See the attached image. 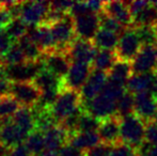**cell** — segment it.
I'll list each match as a JSON object with an SVG mask.
<instances>
[{
	"label": "cell",
	"mask_w": 157,
	"mask_h": 156,
	"mask_svg": "<svg viewBox=\"0 0 157 156\" xmlns=\"http://www.w3.org/2000/svg\"><path fill=\"white\" fill-rule=\"evenodd\" d=\"M43 70H45L43 57L36 61H25L19 64L4 65L6 77L11 82H32Z\"/></svg>",
	"instance_id": "obj_1"
},
{
	"label": "cell",
	"mask_w": 157,
	"mask_h": 156,
	"mask_svg": "<svg viewBox=\"0 0 157 156\" xmlns=\"http://www.w3.org/2000/svg\"><path fill=\"white\" fill-rule=\"evenodd\" d=\"M147 123L134 115L121 119V141L138 149L145 141Z\"/></svg>",
	"instance_id": "obj_2"
},
{
	"label": "cell",
	"mask_w": 157,
	"mask_h": 156,
	"mask_svg": "<svg viewBox=\"0 0 157 156\" xmlns=\"http://www.w3.org/2000/svg\"><path fill=\"white\" fill-rule=\"evenodd\" d=\"M81 106L82 100L80 92L74 91L68 88H63L59 93L56 103L52 107V111L59 124H61L64 119L74 113Z\"/></svg>",
	"instance_id": "obj_3"
},
{
	"label": "cell",
	"mask_w": 157,
	"mask_h": 156,
	"mask_svg": "<svg viewBox=\"0 0 157 156\" xmlns=\"http://www.w3.org/2000/svg\"><path fill=\"white\" fill-rule=\"evenodd\" d=\"M52 36H54L55 42H56L57 51L67 54L71 45L74 43L77 39L76 32H75V23L74 17L67 14L60 21L50 26Z\"/></svg>",
	"instance_id": "obj_4"
},
{
	"label": "cell",
	"mask_w": 157,
	"mask_h": 156,
	"mask_svg": "<svg viewBox=\"0 0 157 156\" xmlns=\"http://www.w3.org/2000/svg\"><path fill=\"white\" fill-rule=\"evenodd\" d=\"M42 91L34 82H12L10 95L13 96L21 107L33 108L41 98Z\"/></svg>",
	"instance_id": "obj_5"
},
{
	"label": "cell",
	"mask_w": 157,
	"mask_h": 156,
	"mask_svg": "<svg viewBox=\"0 0 157 156\" xmlns=\"http://www.w3.org/2000/svg\"><path fill=\"white\" fill-rule=\"evenodd\" d=\"M117 103L118 102L110 98L108 95L101 93L94 100L82 103V108L86 112L101 121L117 116Z\"/></svg>",
	"instance_id": "obj_6"
},
{
	"label": "cell",
	"mask_w": 157,
	"mask_h": 156,
	"mask_svg": "<svg viewBox=\"0 0 157 156\" xmlns=\"http://www.w3.org/2000/svg\"><path fill=\"white\" fill-rule=\"evenodd\" d=\"M141 47H142L141 42L134 28L126 29L124 33L120 36L119 45L116 49L118 60L132 62L140 51Z\"/></svg>",
	"instance_id": "obj_7"
},
{
	"label": "cell",
	"mask_w": 157,
	"mask_h": 156,
	"mask_svg": "<svg viewBox=\"0 0 157 156\" xmlns=\"http://www.w3.org/2000/svg\"><path fill=\"white\" fill-rule=\"evenodd\" d=\"M93 67L91 64L80 62H72L71 69L66 77L63 79L64 88H68L74 91L80 92L82 87L91 75Z\"/></svg>",
	"instance_id": "obj_8"
},
{
	"label": "cell",
	"mask_w": 157,
	"mask_h": 156,
	"mask_svg": "<svg viewBox=\"0 0 157 156\" xmlns=\"http://www.w3.org/2000/svg\"><path fill=\"white\" fill-rule=\"evenodd\" d=\"M49 10V1H25L23 2L21 18L28 26L41 25Z\"/></svg>",
	"instance_id": "obj_9"
},
{
	"label": "cell",
	"mask_w": 157,
	"mask_h": 156,
	"mask_svg": "<svg viewBox=\"0 0 157 156\" xmlns=\"http://www.w3.org/2000/svg\"><path fill=\"white\" fill-rule=\"evenodd\" d=\"M134 74L152 73L157 71V47L142 46L136 58L132 61Z\"/></svg>",
	"instance_id": "obj_10"
},
{
	"label": "cell",
	"mask_w": 157,
	"mask_h": 156,
	"mask_svg": "<svg viewBox=\"0 0 157 156\" xmlns=\"http://www.w3.org/2000/svg\"><path fill=\"white\" fill-rule=\"evenodd\" d=\"M74 23L77 39L85 40V41L93 42L96 33L101 29L99 16L93 13L76 17L74 18Z\"/></svg>",
	"instance_id": "obj_11"
},
{
	"label": "cell",
	"mask_w": 157,
	"mask_h": 156,
	"mask_svg": "<svg viewBox=\"0 0 157 156\" xmlns=\"http://www.w3.org/2000/svg\"><path fill=\"white\" fill-rule=\"evenodd\" d=\"M27 36L41 48L43 54H47L56 49V42L52 36L50 26L45 24H41L37 26H28Z\"/></svg>",
	"instance_id": "obj_12"
},
{
	"label": "cell",
	"mask_w": 157,
	"mask_h": 156,
	"mask_svg": "<svg viewBox=\"0 0 157 156\" xmlns=\"http://www.w3.org/2000/svg\"><path fill=\"white\" fill-rule=\"evenodd\" d=\"M96 52L97 48L94 46L93 42L76 39L74 43L71 45L67 51V56L72 62L87 63L92 65Z\"/></svg>",
	"instance_id": "obj_13"
},
{
	"label": "cell",
	"mask_w": 157,
	"mask_h": 156,
	"mask_svg": "<svg viewBox=\"0 0 157 156\" xmlns=\"http://www.w3.org/2000/svg\"><path fill=\"white\" fill-rule=\"evenodd\" d=\"M135 113L145 123L151 122L157 113L156 95L152 92H142L135 95Z\"/></svg>",
	"instance_id": "obj_14"
},
{
	"label": "cell",
	"mask_w": 157,
	"mask_h": 156,
	"mask_svg": "<svg viewBox=\"0 0 157 156\" xmlns=\"http://www.w3.org/2000/svg\"><path fill=\"white\" fill-rule=\"evenodd\" d=\"M43 60L45 62V69L61 79L66 77L72 65V61L70 60L67 54L57 50L43 54Z\"/></svg>",
	"instance_id": "obj_15"
},
{
	"label": "cell",
	"mask_w": 157,
	"mask_h": 156,
	"mask_svg": "<svg viewBox=\"0 0 157 156\" xmlns=\"http://www.w3.org/2000/svg\"><path fill=\"white\" fill-rule=\"evenodd\" d=\"M108 82V74L105 72L93 70L90 75L89 79L87 80L86 85L82 87L80 91L81 100L82 103H87L94 100L96 96L103 92L104 88L106 87Z\"/></svg>",
	"instance_id": "obj_16"
},
{
	"label": "cell",
	"mask_w": 157,
	"mask_h": 156,
	"mask_svg": "<svg viewBox=\"0 0 157 156\" xmlns=\"http://www.w3.org/2000/svg\"><path fill=\"white\" fill-rule=\"evenodd\" d=\"M29 134L24 131L21 127H18L12 119H9L1 128L0 134V143L3 144L6 149H12L19 144L25 143Z\"/></svg>",
	"instance_id": "obj_17"
},
{
	"label": "cell",
	"mask_w": 157,
	"mask_h": 156,
	"mask_svg": "<svg viewBox=\"0 0 157 156\" xmlns=\"http://www.w3.org/2000/svg\"><path fill=\"white\" fill-rule=\"evenodd\" d=\"M98 135L101 143L116 146L121 142V119L117 116L101 120L98 128Z\"/></svg>",
	"instance_id": "obj_18"
},
{
	"label": "cell",
	"mask_w": 157,
	"mask_h": 156,
	"mask_svg": "<svg viewBox=\"0 0 157 156\" xmlns=\"http://www.w3.org/2000/svg\"><path fill=\"white\" fill-rule=\"evenodd\" d=\"M106 14L111 16L120 23L126 29L134 28V18L128 8V4L124 1H105L104 11ZM135 29V28H134Z\"/></svg>",
	"instance_id": "obj_19"
},
{
	"label": "cell",
	"mask_w": 157,
	"mask_h": 156,
	"mask_svg": "<svg viewBox=\"0 0 157 156\" xmlns=\"http://www.w3.org/2000/svg\"><path fill=\"white\" fill-rule=\"evenodd\" d=\"M126 89L135 95L142 92H152L156 95V72L134 74L128 80Z\"/></svg>",
	"instance_id": "obj_20"
},
{
	"label": "cell",
	"mask_w": 157,
	"mask_h": 156,
	"mask_svg": "<svg viewBox=\"0 0 157 156\" xmlns=\"http://www.w3.org/2000/svg\"><path fill=\"white\" fill-rule=\"evenodd\" d=\"M44 138H45L46 150L58 152L62 146L68 143L70 134L61 125H57L44 133Z\"/></svg>",
	"instance_id": "obj_21"
},
{
	"label": "cell",
	"mask_w": 157,
	"mask_h": 156,
	"mask_svg": "<svg viewBox=\"0 0 157 156\" xmlns=\"http://www.w3.org/2000/svg\"><path fill=\"white\" fill-rule=\"evenodd\" d=\"M132 75H134V72H132V62L118 60L108 73V80L123 87H127L128 80Z\"/></svg>",
	"instance_id": "obj_22"
},
{
	"label": "cell",
	"mask_w": 157,
	"mask_h": 156,
	"mask_svg": "<svg viewBox=\"0 0 157 156\" xmlns=\"http://www.w3.org/2000/svg\"><path fill=\"white\" fill-rule=\"evenodd\" d=\"M68 143L83 152H87L101 143V140L98 133H76L70 137Z\"/></svg>",
	"instance_id": "obj_23"
},
{
	"label": "cell",
	"mask_w": 157,
	"mask_h": 156,
	"mask_svg": "<svg viewBox=\"0 0 157 156\" xmlns=\"http://www.w3.org/2000/svg\"><path fill=\"white\" fill-rule=\"evenodd\" d=\"M34 85L39 88L41 91L45 90H62L64 88L63 79L59 78L54 73L49 72L48 70H43L39 75L33 80Z\"/></svg>",
	"instance_id": "obj_24"
},
{
	"label": "cell",
	"mask_w": 157,
	"mask_h": 156,
	"mask_svg": "<svg viewBox=\"0 0 157 156\" xmlns=\"http://www.w3.org/2000/svg\"><path fill=\"white\" fill-rule=\"evenodd\" d=\"M120 36L114 32L108 31L105 29H99L93 40V44L97 49L101 50H112L116 51L119 45Z\"/></svg>",
	"instance_id": "obj_25"
},
{
	"label": "cell",
	"mask_w": 157,
	"mask_h": 156,
	"mask_svg": "<svg viewBox=\"0 0 157 156\" xmlns=\"http://www.w3.org/2000/svg\"><path fill=\"white\" fill-rule=\"evenodd\" d=\"M117 61H118V57H117L116 51L99 49L96 52V56L92 63V67L93 70L105 72L108 74L110 70L113 67V65L116 64Z\"/></svg>",
	"instance_id": "obj_26"
},
{
	"label": "cell",
	"mask_w": 157,
	"mask_h": 156,
	"mask_svg": "<svg viewBox=\"0 0 157 156\" xmlns=\"http://www.w3.org/2000/svg\"><path fill=\"white\" fill-rule=\"evenodd\" d=\"M12 121L17 125L18 127H21L24 131H26L27 134L32 133L35 129V124H34V118H33V113L31 108L28 107H21L19 110L13 116Z\"/></svg>",
	"instance_id": "obj_27"
},
{
	"label": "cell",
	"mask_w": 157,
	"mask_h": 156,
	"mask_svg": "<svg viewBox=\"0 0 157 156\" xmlns=\"http://www.w3.org/2000/svg\"><path fill=\"white\" fill-rule=\"evenodd\" d=\"M25 144L32 156H41L46 151L44 134L35 129L29 134Z\"/></svg>",
	"instance_id": "obj_28"
},
{
	"label": "cell",
	"mask_w": 157,
	"mask_h": 156,
	"mask_svg": "<svg viewBox=\"0 0 157 156\" xmlns=\"http://www.w3.org/2000/svg\"><path fill=\"white\" fill-rule=\"evenodd\" d=\"M135 113V94L126 91L117 103V117L124 119Z\"/></svg>",
	"instance_id": "obj_29"
},
{
	"label": "cell",
	"mask_w": 157,
	"mask_h": 156,
	"mask_svg": "<svg viewBox=\"0 0 157 156\" xmlns=\"http://www.w3.org/2000/svg\"><path fill=\"white\" fill-rule=\"evenodd\" d=\"M21 107V104L10 94L1 96L0 97V120L12 119Z\"/></svg>",
	"instance_id": "obj_30"
},
{
	"label": "cell",
	"mask_w": 157,
	"mask_h": 156,
	"mask_svg": "<svg viewBox=\"0 0 157 156\" xmlns=\"http://www.w3.org/2000/svg\"><path fill=\"white\" fill-rule=\"evenodd\" d=\"M16 42L21 47V49L24 50V54H25L27 61H36L43 57V51L41 50V48L28 38L27 34L19 40H17Z\"/></svg>",
	"instance_id": "obj_31"
},
{
	"label": "cell",
	"mask_w": 157,
	"mask_h": 156,
	"mask_svg": "<svg viewBox=\"0 0 157 156\" xmlns=\"http://www.w3.org/2000/svg\"><path fill=\"white\" fill-rule=\"evenodd\" d=\"M137 36L142 46L157 47V27L156 26H141L135 28Z\"/></svg>",
	"instance_id": "obj_32"
},
{
	"label": "cell",
	"mask_w": 157,
	"mask_h": 156,
	"mask_svg": "<svg viewBox=\"0 0 157 156\" xmlns=\"http://www.w3.org/2000/svg\"><path fill=\"white\" fill-rule=\"evenodd\" d=\"M27 61L24 50L18 45L17 42H14L11 48L2 56V64L3 65H14L19 64Z\"/></svg>",
	"instance_id": "obj_33"
},
{
	"label": "cell",
	"mask_w": 157,
	"mask_h": 156,
	"mask_svg": "<svg viewBox=\"0 0 157 156\" xmlns=\"http://www.w3.org/2000/svg\"><path fill=\"white\" fill-rule=\"evenodd\" d=\"M157 25V10L152 3L144 11L134 17V28L141 26H156Z\"/></svg>",
	"instance_id": "obj_34"
},
{
	"label": "cell",
	"mask_w": 157,
	"mask_h": 156,
	"mask_svg": "<svg viewBox=\"0 0 157 156\" xmlns=\"http://www.w3.org/2000/svg\"><path fill=\"white\" fill-rule=\"evenodd\" d=\"M4 29H6V33L9 34V36L14 42H16L17 40L27 34L28 25L21 18H15Z\"/></svg>",
	"instance_id": "obj_35"
},
{
	"label": "cell",
	"mask_w": 157,
	"mask_h": 156,
	"mask_svg": "<svg viewBox=\"0 0 157 156\" xmlns=\"http://www.w3.org/2000/svg\"><path fill=\"white\" fill-rule=\"evenodd\" d=\"M101 121L99 119L83 111L80 121H79L78 133H97L101 126Z\"/></svg>",
	"instance_id": "obj_36"
},
{
	"label": "cell",
	"mask_w": 157,
	"mask_h": 156,
	"mask_svg": "<svg viewBox=\"0 0 157 156\" xmlns=\"http://www.w3.org/2000/svg\"><path fill=\"white\" fill-rule=\"evenodd\" d=\"M98 16H99V23H101V29L114 32V33L119 34V36L124 33L126 28L123 27L120 23H118V21H117L114 18H112L111 16L106 14L105 12H101V14H98Z\"/></svg>",
	"instance_id": "obj_37"
},
{
	"label": "cell",
	"mask_w": 157,
	"mask_h": 156,
	"mask_svg": "<svg viewBox=\"0 0 157 156\" xmlns=\"http://www.w3.org/2000/svg\"><path fill=\"white\" fill-rule=\"evenodd\" d=\"M110 156H139V154L136 148L121 141L112 146Z\"/></svg>",
	"instance_id": "obj_38"
},
{
	"label": "cell",
	"mask_w": 157,
	"mask_h": 156,
	"mask_svg": "<svg viewBox=\"0 0 157 156\" xmlns=\"http://www.w3.org/2000/svg\"><path fill=\"white\" fill-rule=\"evenodd\" d=\"M112 146L105 143H99L98 146H94L93 149L87 151L86 156H110Z\"/></svg>",
	"instance_id": "obj_39"
},
{
	"label": "cell",
	"mask_w": 157,
	"mask_h": 156,
	"mask_svg": "<svg viewBox=\"0 0 157 156\" xmlns=\"http://www.w3.org/2000/svg\"><path fill=\"white\" fill-rule=\"evenodd\" d=\"M14 41L9 36L4 28L0 27V55L3 56L6 51L11 48Z\"/></svg>",
	"instance_id": "obj_40"
},
{
	"label": "cell",
	"mask_w": 157,
	"mask_h": 156,
	"mask_svg": "<svg viewBox=\"0 0 157 156\" xmlns=\"http://www.w3.org/2000/svg\"><path fill=\"white\" fill-rule=\"evenodd\" d=\"M90 10L88 6V2H75L70 11V15L74 18L79 16H83L86 14H89Z\"/></svg>",
	"instance_id": "obj_41"
},
{
	"label": "cell",
	"mask_w": 157,
	"mask_h": 156,
	"mask_svg": "<svg viewBox=\"0 0 157 156\" xmlns=\"http://www.w3.org/2000/svg\"><path fill=\"white\" fill-rule=\"evenodd\" d=\"M126 3L128 4V8H129V11L132 15V18H134L138 14H140L142 11H144L151 4V2L138 0V1H130V2H126Z\"/></svg>",
	"instance_id": "obj_42"
},
{
	"label": "cell",
	"mask_w": 157,
	"mask_h": 156,
	"mask_svg": "<svg viewBox=\"0 0 157 156\" xmlns=\"http://www.w3.org/2000/svg\"><path fill=\"white\" fill-rule=\"evenodd\" d=\"M145 141L153 146H157V125L153 121L147 123L145 127Z\"/></svg>",
	"instance_id": "obj_43"
},
{
	"label": "cell",
	"mask_w": 157,
	"mask_h": 156,
	"mask_svg": "<svg viewBox=\"0 0 157 156\" xmlns=\"http://www.w3.org/2000/svg\"><path fill=\"white\" fill-rule=\"evenodd\" d=\"M58 156H86V152L67 143L58 151Z\"/></svg>",
	"instance_id": "obj_44"
},
{
	"label": "cell",
	"mask_w": 157,
	"mask_h": 156,
	"mask_svg": "<svg viewBox=\"0 0 157 156\" xmlns=\"http://www.w3.org/2000/svg\"><path fill=\"white\" fill-rule=\"evenodd\" d=\"M74 3L75 2L66 1V0H56V1L50 2V8L63 13H70L71 9L74 6Z\"/></svg>",
	"instance_id": "obj_45"
},
{
	"label": "cell",
	"mask_w": 157,
	"mask_h": 156,
	"mask_svg": "<svg viewBox=\"0 0 157 156\" xmlns=\"http://www.w3.org/2000/svg\"><path fill=\"white\" fill-rule=\"evenodd\" d=\"M8 156H32L31 153L29 152V150L27 149L25 143L19 144V146L12 148L9 150Z\"/></svg>",
	"instance_id": "obj_46"
},
{
	"label": "cell",
	"mask_w": 157,
	"mask_h": 156,
	"mask_svg": "<svg viewBox=\"0 0 157 156\" xmlns=\"http://www.w3.org/2000/svg\"><path fill=\"white\" fill-rule=\"evenodd\" d=\"M12 21H13V17H12V15H11L10 11L6 8L2 6V8L0 9V27L6 28Z\"/></svg>",
	"instance_id": "obj_47"
},
{
	"label": "cell",
	"mask_w": 157,
	"mask_h": 156,
	"mask_svg": "<svg viewBox=\"0 0 157 156\" xmlns=\"http://www.w3.org/2000/svg\"><path fill=\"white\" fill-rule=\"evenodd\" d=\"M11 85H12V82L10 80L6 78H0V97L10 94Z\"/></svg>",
	"instance_id": "obj_48"
},
{
	"label": "cell",
	"mask_w": 157,
	"mask_h": 156,
	"mask_svg": "<svg viewBox=\"0 0 157 156\" xmlns=\"http://www.w3.org/2000/svg\"><path fill=\"white\" fill-rule=\"evenodd\" d=\"M41 156H58V152H54V151H48L46 150Z\"/></svg>",
	"instance_id": "obj_49"
},
{
	"label": "cell",
	"mask_w": 157,
	"mask_h": 156,
	"mask_svg": "<svg viewBox=\"0 0 157 156\" xmlns=\"http://www.w3.org/2000/svg\"><path fill=\"white\" fill-rule=\"evenodd\" d=\"M147 156H157V146H154L153 148H152L151 152L149 153Z\"/></svg>",
	"instance_id": "obj_50"
},
{
	"label": "cell",
	"mask_w": 157,
	"mask_h": 156,
	"mask_svg": "<svg viewBox=\"0 0 157 156\" xmlns=\"http://www.w3.org/2000/svg\"><path fill=\"white\" fill-rule=\"evenodd\" d=\"M151 3H152V6H153L154 8L157 10V1H153V2H151Z\"/></svg>",
	"instance_id": "obj_51"
},
{
	"label": "cell",
	"mask_w": 157,
	"mask_h": 156,
	"mask_svg": "<svg viewBox=\"0 0 157 156\" xmlns=\"http://www.w3.org/2000/svg\"><path fill=\"white\" fill-rule=\"evenodd\" d=\"M152 121H153V122L155 123V124L157 125V113H156V116H155V117H154V119H153V120H152Z\"/></svg>",
	"instance_id": "obj_52"
},
{
	"label": "cell",
	"mask_w": 157,
	"mask_h": 156,
	"mask_svg": "<svg viewBox=\"0 0 157 156\" xmlns=\"http://www.w3.org/2000/svg\"><path fill=\"white\" fill-rule=\"evenodd\" d=\"M0 65H2V56L0 55Z\"/></svg>",
	"instance_id": "obj_53"
},
{
	"label": "cell",
	"mask_w": 157,
	"mask_h": 156,
	"mask_svg": "<svg viewBox=\"0 0 157 156\" xmlns=\"http://www.w3.org/2000/svg\"><path fill=\"white\" fill-rule=\"evenodd\" d=\"M1 8H2V3L0 2V9H1Z\"/></svg>",
	"instance_id": "obj_54"
},
{
	"label": "cell",
	"mask_w": 157,
	"mask_h": 156,
	"mask_svg": "<svg viewBox=\"0 0 157 156\" xmlns=\"http://www.w3.org/2000/svg\"><path fill=\"white\" fill-rule=\"evenodd\" d=\"M156 101H157V95H156Z\"/></svg>",
	"instance_id": "obj_55"
},
{
	"label": "cell",
	"mask_w": 157,
	"mask_h": 156,
	"mask_svg": "<svg viewBox=\"0 0 157 156\" xmlns=\"http://www.w3.org/2000/svg\"><path fill=\"white\" fill-rule=\"evenodd\" d=\"M156 27H157V25H156Z\"/></svg>",
	"instance_id": "obj_56"
}]
</instances>
